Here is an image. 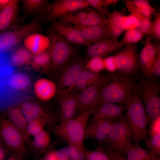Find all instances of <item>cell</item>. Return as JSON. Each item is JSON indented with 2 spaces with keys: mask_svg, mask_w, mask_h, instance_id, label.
<instances>
[{
  "mask_svg": "<svg viewBox=\"0 0 160 160\" xmlns=\"http://www.w3.org/2000/svg\"><path fill=\"white\" fill-rule=\"evenodd\" d=\"M137 87L131 76L116 72L105 76L103 84L94 106L105 103L121 104L126 103Z\"/></svg>",
  "mask_w": 160,
  "mask_h": 160,
  "instance_id": "1",
  "label": "cell"
},
{
  "mask_svg": "<svg viewBox=\"0 0 160 160\" xmlns=\"http://www.w3.org/2000/svg\"><path fill=\"white\" fill-rule=\"evenodd\" d=\"M125 117L130 130L132 141L139 143L148 137V122L138 89L137 87L127 101Z\"/></svg>",
  "mask_w": 160,
  "mask_h": 160,
  "instance_id": "2",
  "label": "cell"
},
{
  "mask_svg": "<svg viewBox=\"0 0 160 160\" xmlns=\"http://www.w3.org/2000/svg\"><path fill=\"white\" fill-rule=\"evenodd\" d=\"M94 106L71 119L54 126L53 132L68 145H83L89 119Z\"/></svg>",
  "mask_w": 160,
  "mask_h": 160,
  "instance_id": "3",
  "label": "cell"
},
{
  "mask_svg": "<svg viewBox=\"0 0 160 160\" xmlns=\"http://www.w3.org/2000/svg\"><path fill=\"white\" fill-rule=\"evenodd\" d=\"M51 46L50 71L59 76L76 57V51L68 42L51 29L47 32Z\"/></svg>",
  "mask_w": 160,
  "mask_h": 160,
  "instance_id": "4",
  "label": "cell"
},
{
  "mask_svg": "<svg viewBox=\"0 0 160 160\" xmlns=\"http://www.w3.org/2000/svg\"><path fill=\"white\" fill-rule=\"evenodd\" d=\"M41 25L34 19L30 23L14 26L0 33V54H9L27 36L39 33L42 30Z\"/></svg>",
  "mask_w": 160,
  "mask_h": 160,
  "instance_id": "5",
  "label": "cell"
},
{
  "mask_svg": "<svg viewBox=\"0 0 160 160\" xmlns=\"http://www.w3.org/2000/svg\"><path fill=\"white\" fill-rule=\"evenodd\" d=\"M132 142L130 130L123 116L114 121L110 128L105 143L106 149L117 151L125 156Z\"/></svg>",
  "mask_w": 160,
  "mask_h": 160,
  "instance_id": "6",
  "label": "cell"
},
{
  "mask_svg": "<svg viewBox=\"0 0 160 160\" xmlns=\"http://www.w3.org/2000/svg\"><path fill=\"white\" fill-rule=\"evenodd\" d=\"M148 122L160 116V86L154 78H147L138 89Z\"/></svg>",
  "mask_w": 160,
  "mask_h": 160,
  "instance_id": "7",
  "label": "cell"
},
{
  "mask_svg": "<svg viewBox=\"0 0 160 160\" xmlns=\"http://www.w3.org/2000/svg\"><path fill=\"white\" fill-rule=\"evenodd\" d=\"M0 144L11 154L23 157L27 153L26 144L22 135L4 117L0 119Z\"/></svg>",
  "mask_w": 160,
  "mask_h": 160,
  "instance_id": "8",
  "label": "cell"
},
{
  "mask_svg": "<svg viewBox=\"0 0 160 160\" xmlns=\"http://www.w3.org/2000/svg\"><path fill=\"white\" fill-rule=\"evenodd\" d=\"M87 6L86 0H56L48 3L35 19L42 25Z\"/></svg>",
  "mask_w": 160,
  "mask_h": 160,
  "instance_id": "9",
  "label": "cell"
},
{
  "mask_svg": "<svg viewBox=\"0 0 160 160\" xmlns=\"http://www.w3.org/2000/svg\"><path fill=\"white\" fill-rule=\"evenodd\" d=\"M31 84L30 76L22 71L14 72L0 80V91L3 94L9 95L11 100L17 103L20 99L18 97L27 92Z\"/></svg>",
  "mask_w": 160,
  "mask_h": 160,
  "instance_id": "10",
  "label": "cell"
},
{
  "mask_svg": "<svg viewBox=\"0 0 160 160\" xmlns=\"http://www.w3.org/2000/svg\"><path fill=\"white\" fill-rule=\"evenodd\" d=\"M137 43L126 45L113 55L117 72L130 75L137 74L139 68Z\"/></svg>",
  "mask_w": 160,
  "mask_h": 160,
  "instance_id": "11",
  "label": "cell"
},
{
  "mask_svg": "<svg viewBox=\"0 0 160 160\" xmlns=\"http://www.w3.org/2000/svg\"><path fill=\"white\" fill-rule=\"evenodd\" d=\"M86 62L76 57L60 75L57 87L59 99L73 91L80 73L85 69Z\"/></svg>",
  "mask_w": 160,
  "mask_h": 160,
  "instance_id": "12",
  "label": "cell"
},
{
  "mask_svg": "<svg viewBox=\"0 0 160 160\" xmlns=\"http://www.w3.org/2000/svg\"><path fill=\"white\" fill-rule=\"evenodd\" d=\"M103 18L89 6L69 12L56 20L74 25L90 26L104 23Z\"/></svg>",
  "mask_w": 160,
  "mask_h": 160,
  "instance_id": "13",
  "label": "cell"
},
{
  "mask_svg": "<svg viewBox=\"0 0 160 160\" xmlns=\"http://www.w3.org/2000/svg\"><path fill=\"white\" fill-rule=\"evenodd\" d=\"M104 79L105 76L103 75L97 82L78 93L77 115L94 106V103Z\"/></svg>",
  "mask_w": 160,
  "mask_h": 160,
  "instance_id": "14",
  "label": "cell"
},
{
  "mask_svg": "<svg viewBox=\"0 0 160 160\" xmlns=\"http://www.w3.org/2000/svg\"><path fill=\"white\" fill-rule=\"evenodd\" d=\"M51 29L70 43L88 47L80 31L72 25L60 22L52 21Z\"/></svg>",
  "mask_w": 160,
  "mask_h": 160,
  "instance_id": "15",
  "label": "cell"
},
{
  "mask_svg": "<svg viewBox=\"0 0 160 160\" xmlns=\"http://www.w3.org/2000/svg\"><path fill=\"white\" fill-rule=\"evenodd\" d=\"M126 110L125 105L116 103H105L97 105L93 109L90 122L99 119L116 120L123 116Z\"/></svg>",
  "mask_w": 160,
  "mask_h": 160,
  "instance_id": "16",
  "label": "cell"
},
{
  "mask_svg": "<svg viewBox=\"0 0 160 160\" xmlns=\"http://www.w3.org/2000/svg\"><path fill=\"white\" fill-rule=\"evenodd\" d=\"M20 108L28 122L41 118L45 120L48 124L52 125L55 123V119L51 113L38 103L25 101L21 104Z\"/></svg>",
  "mask_w": 160,
  "mask_h": 160,
  "instance_id": "17",
  "label": "cell"
},
{
  "mask_svg": "<svg viewBox=\"0 0 160 160\" xmlns=\"http://www.w3.org/2000/svg\"><path fill=\"white\" fill-rule=\"evenodd\" d=\"M124 45L121 41H115L111 39L103 40L88 47L86 54V59L95 57L103 58L114 53L121 48Z\"/></svg>",
  "mask_w": 160,
  "mask_h": 160,
  "instance_id": "18",
  "label": "cell"
},
{
  "mask_svg": "<svg viewBox=\"0 0 160 160\" xmlns=\"http://www.w3.org/2000/svg\"><path fill=\"white\" fill-rule=\"evenodd\" d=\"M20 1L11 0L6 6L0 10V33L17 25L20 18L19 16Z\"/></svg>",
  "mask_w": 160,
  "mask_h": 160,
  "instance_id": "19",
  "label": "cell"
},
{
  "mask_svg": "<svg viewBox=\"0 0 160 160\" xmlns=\"http://www.w3.org/2000/svg\"><path fill=\"white\" fill-rule=\"evenodd\" d=\"M115 121L99 119L90 122L87 128L86 138L94 140L100 144L105 143L110 128Z\"/></svg>",
  "mask_w": 160,
  "mask_h": 160,
  "instance_id": "20",
  "label": "cell"
},
{
  "mask_svg": "<svg viewBox=\"0 0 160 160\" xmlns=\"http://www.w3.org/2000/svg\"><path fill=\"white\" fill-rule=\"evenodd\" d=\"M105 23L90 26L73 25L80 31L88 47L98 41L110 39Z\"/></svg>",
  "mask_w": 160,
  "mask_h": 160,
  "instance_id": "21",
  "label": "cell"
},
{
  "mask_svg": "<svg viewBox=\"0 0 160 160\" xmlns=\"http://www.w3.org/2000/svg\"><path fill=\"white\" fill-rule=\"evenodd\" d=\"M155 55V49L151 40L147 38L145 40L144 46L138 55L139 68L147 78L151 77Z\"/></svg>",
  "mask_w": 160,
  "mask_h": 160,
  "instance_id": "22",
  "label": "cell"
},
{
  "mask_svg": "<svg viewBox=\"0 0 160 160\" xmlns=\"http://www.w3.org/2000/svg\"><path fill=\"white\" fill-rule=\"evenodd\" d=\"M78 92L73 91L59 99V117L60 122L77 115Z\"/></svg>",
  "mask_w": 160,
  "mask_h": 160,
  "instance_id": "23",
  "label": "cell"
},
{
  "mask_svg": "<svg viewBox=\"0 0 160 160\" xmlns=\"http://www.w3.org/2000/svg\"><path fill=\"white\" fill-rule=\"evenodd\" d=\"M126 9L115 10L106 20L105 25L110 39L118 41V39L124 31L123 20L127 13Z\"/></svg>",
  "mask_w": 160,
  "mask_h": 160,
  "instance_id": "24",
  "label": "cell"
},
{
  "mask_svg": "<svg viewBox=\"0 0 160 160\" xmlns=\"http://www.w3.org/2000/svg\"><path fill=\"white\" fill-rule=\"evenodd\" d=\"M34 94L40 100L43 102L51 100L57 92V87L52 81L45 78L37 79L33 85Z\"/></svg>",
  "mask_w": 160,
  "mask_h": 160,
  "instance_id": "25",
  "label": "cell"
},
{
  "mask_svg": "<svg viewBox=\"0 0 160 160\" xmlns=\"http://www.w3.org/2000/svg\"><path fill=\"white\" fill-rule=\"evenodd\" d=\"M23 41V45L33 55L46 50L50 43V39L48 36L39 33L30 34L27 36Z\"/></svg>",
  "mask_w": 160,
  "mask_h": 160,
  "instance_id": "26",
  "label": "cell"
},
{
  "mask_svg": "<svg viewBox=\"0 0 160 160\" xmlns=\"http://www.w3.org/2000/svg\"><path fill=\"white\" fill-rule=\"evenodd\" d=\"M127 10L130 15L138 14L151 19L156 12L148 0H125Z\"/></svg>",
  "mask_w": 160,
  "mask_h": 160,
  "instance_id": "27",
  "label": "cell"
},
{
  "mask_svg": "<svg viewBox=\"0 0 160 160\" xmlns=\"http://www.w3.org/2000/svg\"><path fill=\"white\" fill-rule=\"evenodd\" d=\"M33 55L23 45L20 44L9 53V63L14 68L29 65Z\"/></svg>",
  "mask_w": 160,
  "mask_h": 160,
  "instance_id": "28",
  "label": "cell"
},
{
  "mask_svg": "<svg viewBox=\"0 0 160 160\" xmlns=\"http://www.w3.org/2000/svg\"><path fill=\"white\" fill-rule=\"evenodd\" d=\"M128 160H156L159 157L143 148L139 143H132L126 153Z\"/></svg>",
  "mask_w": 160,
  "mask_h": 160,
  "instance_id": "29",
  "label": "cell"
},
{
  "mask_svg": "<svg viewBox=\"0 0 160 160\" xmlns=\"http://www.w3.org/2000/svg\"><path fill=\"white\" fill-rule=\"evenodd\" d=\"M51 46L50 44L47 49L41 53L33 55L29 65L33 68L45 71L50 69Z\"/></svg>",
  "mask_w": 160,
  "mask_h": 160,
  "instance_id": "30",
  "label": "cell"
},
{
  "mask_svg": "<svg viewBox=\"0 0 160 160\" xmlns=\"http://www.w3.org/2000/svg\"><path fill=\"white\" fill-rule=\"evenodd\" d=\"M103 76L86 69L80 73L73 91L79 92L98 81Z\"/></svg>",
  "mask_w": 160,
  "mask_h": 160,
  "instance_id": "31",
  "label": "cell"
},
{
  "mask_svg": "<svg viewBox=\"0 0 160 160\" xmlns=\"http://www.w3.org/2000/svg\"><path fill=\"white\" fill-rule=\"evenodd\" d=\"M31 150L34 152H41L48 148L51 143L49 133L44 129L33 137Z\"/></svg>",
  "mask_w": 160,
  "mask_h": 160,
  "instance_id": "32",
  "label": "cell"
},
{
  "mask_svg": "<svg viewBox=\"0 0 160 160\" xmlns=\"http://www.w3.org/2000/svg\"><path fill=\"white\" fill-rule=\"evenodd\" d=\"M23 10L27 15L36 17L49 3L47 0H23L22 1Z\"/></svg>",
  "mask_w": 160,
  "mask_h": 160,
  "instance_id": "33",
  "label": "cell"
},
{
  "mask_svg": "<svg viewBox=\"0 0 160 160\" xmlns=\"http://www.w3.org/2000/svg\"><path fill=\"white\" fill-rule=\"evenodd\" d=\"M10 122L20 133L26 144L28 145L31 148L32 140L27 133L26 127L28 122L23 115Z\"/></svg>",
  "mask_w": 160,
  "mask_h": 160,
  "instance_id": "34",
  "label": "cell"
},
{
  "mask_svg": "<svg viewBox=\"0 0 160 160\" xmlns=\"http://www.w3.org/2000/svg\"><path fill=\"white\" fill-rule=\"evenodd\" d=\"M145 34L136 28L126 30L121 42L124 45L137 43L141 40Z\"/></svg>",
  "mask_w": 160,
  "mask_h": 160,
  "instance_id": "35",
  "label": "cell"
},
{
  "mask_svg": "<svg viewBox=\"0 0 160 160\" xmlns=\"http://www.w3.org/2000/svg\"><path fill=\"white\" fill-rule=\"evenodd\" d=\"M48 124L47 121L41 118H38L28 122L26 131L30 136H34L44 129L45 126Z\"/></svg>",
  "mask_w": 160,
  "mask_h": 160,
  "instance_id": "36",
  "label": "cell"
},
{
  "mask_svg": "<svg viewBox=\"0 0 160 160\" xmlns=\"http://www.w3.org/2000/svg\"><path fill=\"white\" fill-rule=\"evenodd\" d=\"M14 68L9 63V54H0V80L14 72Z\"/></svg>",
  "mask_w": 160,
  "mask_h": 160,
  "instance_id": "37",
  "label": "cell"
},
{
  "mask_svg": "<svg viewBox=\"0 0 160 160\" xmlns=\"http://www.w3.org/2000/svg\"><path fill=\"white\" fill-rule=\"evenodd\" d=\"M67 147L70 160H86L87 149L84 145H68Z\"/></svg>",
  "mask_w": 160,
  "mask_h": 160,
  "instance_id": "38",
  "label": "cell"
},
{
  "mask_svg": "<svg viewBox=\"0 0 160 160\" xmlns=\"http://www.w3.org/2000/svg\"><path fill=\"white\" fill-rule=\"evenodd\" d=\"M146 147L152 153L160 156V133L147 137L144 141Z\"/></svg>",
  "mask_w": 160,
  "mask_h": 160,
  "instance_id": "39",
  "label": "cell"
},
{
  "mask_svg": "<svg viewBox=\"0 0 160 160\" xmlns=\"http://www.w3.org/2000/svg\"><path fill=\"white\" fill-rule=\"evenodd\" d=\"M88 6L93 8L100 16L106 19L111 14L108 7L104 4L103 0H86Z\"/></svg>",
  "mask_w": 160,
  "mask_h": 160,
  "instance_id": "40",
  "label": "cell"
},
{
  "mask_svg": "<svg viewBox=\"0 0 160 160\" xmlns=\"http://www.w3.org/2000/svg\"><path fill=\"white\" fill-rule=\"evenodd\" d=\"M155 18L152 22L151 28L146 35L147 38L159 41L160 40V11L156 12L154 14Z\"/></svg>",
  "mask_w": 160,
  "mask_h": 160,
  "instance_id": "41",
  "label": "cell"
},
{
  "mask_svg": "<svg viewBox=\"0 0 160 160\" xmlns=\"http://www.w3.org/2000/svg\"><path fill=\"white\" fill-rule=\"evenodd\" d=\"M86 160H112L106 149L99 147L93 150H87Z\"/></svg>",
  "mask_w": 160,
  "mask_h": 160,
  "instance_id": "42",
  "label": "cell"
},
{
  "mask_svg": "<svg viewBox=\"0 0 160 160\" xmlns=\"http://www.w3.org/2000/svg\"><path fill=\"white\" fill-rule=\"evenodd\" d=\"M151 42L155 51V57L152 68L151 77H160V43L159 41L155 40Z\"/></svg>",
  "mask_w": 160,
  "mask_h": 160,
  "instance_id": "43",
  "label": "cell"
},
{
  "mask_svg": "<svg viewBox=\"0 0 160 160\" xmlns=\"http://www.w3.org/2000/svg\"><path fill=\"white\" fill-rule=\"evenodd\" d=\"M85 68L93 72L100 73L104 69L103 58L97 57L88 60L86 63Z\"/></svg>",
  "mask_w": 160,
  "mask_h": 160,
  "instance_id": "44",
  "label": "cell"
},
{
  "mask_svg": "<svg viewBox=\"0 0 160 160\" xmlns=\"http://www.w3.org/2000/svg\"><path fill=\"white\" fill-rule=\"evenodd\" d=\"M132 15L135 17L138 21L136 28L146 35L151 25L152 22L151 20L140 15Z\"/></svg>",
  "mask_w": 160,
  "mask_h": 160,
  "instance_id": "45",
  "label": "cell"
},
{
  "mask_svg": "<svg viewBox=\"0 0 160 160\" xmlns=\"http://www.w3.org/2000/svg\"><path fill=\"white\" fill-rule=\"evenodd\" d=\"M104 69L110 73L117 72L116 63L113 55L103 58Z\"/></svg>",
  "mask_w": 160,
  "mask_h": 160,
  "instance_id": "46",
  "label": "cell"
},
{
  "mask_svg": "<svg viewBox=\"0 0 160 160\" xmlns=\"http://www.w3.org/2000/svg\"><path fill=\"white\" fill-rule=\"evenodd\" d=\"M137 23V19L133 15H125L124 17L123 25L124 30L130 28H136Z\"/></svg>",
  "mask_w": 160,
  "mask_h": 160,
  "instance_id": "47",
  "label": "cell"
},
{
  "mask_svg": "<svg viewBox=\"0 0 160 160\" xmlns=\"http://www.w3.org/2000/svg\"><path fill=\"white\" fill-rule=\"evenodd\" d=\"M150 122L148 130L150 136L160 133V116Z\"/></svg>",
  "mask_w": 160,
  "mask_h": 160,
  "instance_id": "48",
  "label": "cell"
},
{
  "mask_svg": "<svg viewBox=\"0 0 160 160\" xmlns=\"http://www.w3.org/2000/svg\"><path fill=\"white\" fill-rule=\"evenodd\" d=\"M23 114L20 108L16 107H11L8 109L7 116V118L9 121L11 122L16 118Z\"/></svg>",
  "mask_w": 160,
  "mask_h": 160,
  "instance_id": "49",
  "label": "cell"
},
{
  "mask_svg": "<svg viewBox=\"0 0 160 160\" xmlns=\"http://www.w3.org/2000/svg\"><path fill=\"white\" fill-rule=\"evenodd\" d=\"M55 152L59 160H70L67 146L55 150Z\"/></svg>",
  "mask_w": 160,
  "mask_h": 160,
  "instance_id": "50",
  "label": "cell"
},
{
  "mask_svg": "<svg viewBox=\"0 0 160 160\" xmlns=\"http://www.w3.org/2000/svg\"><path fill=\"white\" fill-rule=\"evenodd\" d=\"M107 150L112 160H128L117 151Z\"/></svg>",
  "mask_w": 160,
  "mask_h": 160,
  "instance_id": "51",
  "label": "cell"
},
{
  "mask_svg": "<svg viewBox=\"0 0 160 160\" xmlns=\"http://www.w3.org/2000/svg\"><path fill=\"white\" fill-rule=\"evenodd\" d=\"M44 160H59L57 156L55 150H51L45 154Z\"/></svg>",
  "mask_w": 160,
  "mask_h": 160,
  "instance_id": "52",
  "label": "cell"
},
{
  "mask_svg": "<svg viewBox=\"0 0 160 160\" xmlns=\"http://www.w3.org/2000/svg\"><path fill=\"white\" fill-rule=\"evenodd\" d=\"M103 2L107 7L113 6L115 7L119 1V0H103Z\"/></svg>",
  "mask_w": 160,
  "mask_h": 160,
  "instance_id": "53",
  "label": "cell"
},
{
  "mask_svg": "<svg viewBox=\"0 0 160 160\" xmlns=\"http://www.w3.org/2000/svg\"><path fill=\"white\" fill-rule=\"evenodd\" d=\"M4 160H23V157L16 154H11Z\"/></svg>",
  "mask_w": 160,
  "mask_h": 160,
  "instance_id": "54",
  "label": "cell"
},
{
  "mask_svg": "<svg viewBox=\"0 0 160 160\" xmlns=\"http://www.w3.org/2000/svg\"><path fill=\"white\" fill-rule=\"evenodd\" d=\"M7 150L0 144V160H4L6 158Z\"/></svg>",
  "mask_w": 160,
  "mask_h": 160,
  "instance_id": "55",
  "label": "cell"
},
{
  "mask_svg": "<svg viewBox=\"0 0 160 160\" xmlns=\"http://www.w3.org/2000/svg\"><path fill=\"white\" fill-rule=\"evenodd\" d=\"M11 0H0V10L6 6Z\"/></svg>",
  "mask_w": 160,
  "mask_h": 160,
  "instance_id": "56",
  "label": "cell"
},
{
  "mask_svg": "<svg viewBox=\"0 0 160 160\" xmlns=\"http://www.w3.org/2000/svg\"><path fill=\"white\" fill-rule=\"evenodd\" d=\"M156 160H160V157H158L157 159H156Z\"/></svg>",
  "mask_w": 160,
  "mask_h": 160,
  "instance_id": "57",
  "label": "cell"
}]
</instances>
